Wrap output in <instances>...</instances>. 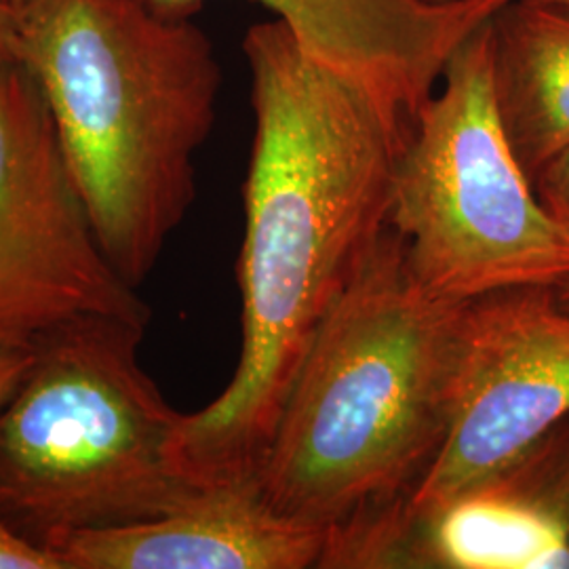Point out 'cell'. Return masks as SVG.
Instances as JSON below:
<instances>
[{
    "mask_svg": "<svg viewBox=\"0 0 569 569\" xmlns=\"http://www.w3.org/2000/svg\"><path fill=\"white\" fill-rule=\"evenodd\" d=\"M253 146L239 260L243 348L230 385L186 413L199 488L253 481L306 352L388 230L407 136L281 20L247 30Z\"/></svg>",
    "mask_w": 569,
    "mask_h": 569,
    "instance_id": "1",
    "label": "cell"
},
{
    "mask_svg": "<svg viewBox=\"0 0 569 569\" xmlns=\"http://www.w3.org/2000/svg\"><path fill=\"white\" fill-rule=\"evenodd\" d=\"M467 308L425 287L388 226L319 327L251 483L327 533L326 568H399L407 505L451 425Z\"/></svg>",
    "mask_w": 569,
    "mask_h": 569,
    "instance_id": "2",
    "label": "cell"
},
{
    "mask_svg": "<svg viewBox=\"0 0 569 569\" xmlns=\"http://www.w3.org/2000/svg\"><path fill=\"white\" fill-rule=\"evenodd\" d=\"M13 47L106 256L138 289L197 194L222 89L213 42L142 0H16Z\"/></svg>",
    "mask_w": 569,
    "mask_h": 569,
    "instance_id": "3",
    "label": "cell"
},
{
    "mask_svg": "<svg viewBox=\"0 0 569 569\" xmlns=\"http://www.w3.org/2000/svg\"><path fill=\"white\" fill-rule=\"evenodd\" d=\"M143 331L98 317L47 333L0 407V517L32 542L140 523L203 491L186 413L140 366Z\"/></svg>",
    "mask_w": 569,
    "mask_h": 569,
    "instance_id": "4",
    "label": "cell"
},
{
    "mask_svg": "<svg viewBox=\"0 0 569 569\" xmlns=\"http://www.w3.org/2000/svg\"><path fill=\"white\" fill-rule=\"evenodd\" d=\"M388 224L416 277L446 300L569 279V237L536 199L498 117L489 20L451 56L441 93L407 136Z\"/></svg>",
    "mask_w": 569,
    "mask_h": 569,
    "instance_id": "5",
    "label": "cell"
},
{
    "mask_svg": "<svg viewBox=\"0 0 569 569\" xmlns=\"http://www.w3.org/2000/svg\"><path fill=\"white\" fill-rule=\"evenodd\" d=\"M98 317L148 327L150 308L106 256L41 87L16 61L0 72V345Z\"/></svg>",
    "mask_w": 569,
    "mask_h": 569,
    "instance_id": "6",
    "label": "cell"
},
{
    "mask_svg": "<svg viewBox=\"0 0 569 569\" xmlns=\"http://www.w3.org/2000/svg\"><path fill=\"white\" fill-rule=\"evenodd\" d=\"M569 418V310L555 287H517L468 302L446 443L403 515L413 536L493 486Z\"/></svg>",
    "mask_w": 569,
    "mask_h": 569,
    "instance_id": "7",
    "label": "cell"
},
{
    "mask_svg": "<svg viewBox=\"0 0 569 569\" xmlns=\"http://www.w3.org/2000/svg\"><path fill=\"white\" fill-rule=\"evenodd\" d=\"M186 20L204 0H142ZM264 4L312 60L357 84L409 136L446 66L468 37L510 0H253Z\"/></svg>",
    "mask_w": 569,
    "mask_h": 569,
    "instance_id": "8",
    "label": "cell"
},
{
    "mask_svg": "<svg viewBox=\"0 0 569 569\" xmlns=\"http://www.w3.org/2000/svg\"><path fill=\"white\" fill-rule=\"evenodd\" d=\"M47 549L61 569H310L326 568L329 538L274 515L249 481L203 489L140 523L66 533Z\"/></svg>",
    "mask_w": 569,
    "mask_h": 569,
    "instance_id": "9",
    "label": "cell"
},
{
    "mask_svg": "<svg viewBox=\"0 0 569 569\" xmlns=\"http://www.w3.org/2000/svg\"><path fill=\"white\" fill-rule=\"evenodd\" d=\"M498 117L529 182L569 143V4L510 0L489 18Z\"/></svg>",
    "mask_w": 569,
    "mask_h": 569,
    "instance_id": "10",
    "label": "cell"
},
{
    "mask_svg": "<svg viewBox=\"0 0 569 569\" xmlns=\"http://www.w3.org/2000/svg\"><path fill=\"white\" fill-rule=\"evenodd\" d=\"M505 483L569 549V418L510 470Z\"/></svg>",
    "mask_w": 569,
    "mask_h": 569,
    "instance_id": "11",
    "label": "cell"
},
{
    "mask_svg": "<svg viewBox=\"0 0 569 569\" xmlns=\"http://www.w3.org/2000/svg\"><path fill=\"white\" fill-rule=\"evenodd\" d=\"M531 188L550 220L569 237V143L538 169Z\"/></svg>",
    "mask_w": 569,
    "mask_h": 569,
    "instance_id": "12",
    "label": "cell"
},
{
    "mask_svg": "<svg viewBox=\"0 0 569 569\" xmlns=\"http://www.w3.org/2000/svg\"><path fill=\"white\" fill-rule=\"evenodd\" d=\"M0 569H61L47 547L32 542L0 517Z\"/></svg>",
    "mask_w": 569,
    "mask_h": 569,
    "instance_id": "13",
    "label": "cell"
},
{
    "mask_svg": "<svg viewBox=\"0 0 569 569\" xmlns=\"http://www.w3.org/2000/svg\"><path fill=\"white\" fill-rule=\"evenodd\" d=\"M30 359H32V348L0 345V407L7 403V399L18 387L21 373L30 363Z\"/></svg>",
    "mask_w": 569,
    "mask_h": 569,
    "instance_id": "14",
    "label": "cell"
},
{
    "mask_svg": "<svg viewBox=\"0 0 569 569\" xmlns=\"http://www.w3.org/2000/svg\"><path fill=\"white\" fill-rule=\"evenodd\" d=\"M16 0H0V72L16 63Z\"/></svg>",
    "mask_w": 569,
    "mask_h": 569,
    "instance_id": "15",
    "label": "cell"
},
{
    "mask_svg": "<svg viewBox=\"0 0 569 569\" xmlns=\"http://www.w3.org/2000/svg\"><path fill=\"white\" fill-rule=\"evenodd\" d=\"M555 293H557L559 305L563 306L566 310H569V279H566L563 283L557 284V287H555Z\"/></svg>",
    "mask_w": 569,
    "mask_h": 569,
    "instance_id": "16",
    "label": "cell"
},
{
    "mask_svg": "<svg viewBox=\"0 0 569 569\" xmlns=\"http://www.w3.org/2000/svg\"><path fill=\"white\" fill-rule=\"evenodd\" d=\"M550 2H566V4H569V0H550Z\"/></svg>",
    "mask_w": 569,
    "mask_h": 569,
    "instance_id": "17",
    "label": "cell"
}]
</instances>
